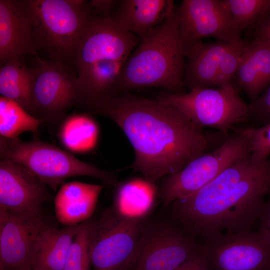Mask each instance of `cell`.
<instances>
[{
    "instance_id": "cell-1",
    "label": "cell",
    "mask_w": 270,
    "mask_h": 270,
    "mask_svg": "<svg viewBox=\"0 0 270 270\" xmlns=\"http://www.w3.org/2000/svg\"><path fill=\"white\" fill-rule=\"evenodd\" d=\"M84 106L121 128L134 152V170L154 183L178 172L208 147L202 128L158 98L127 92L100 98Z\"/></svg>"
},
{
    "instance_id": "cell-2",
    "label": "cell",
    "mask_w": 270,
    "mask_h": 270,
    "mask_svg": "<svg viewBox=\"0 0 270 270\" xmlns=\"http://www.w3.org/2000/svg\"><path fill=\"white\" fill-rule=\"evenodd\" d=\"M270 194V158L250 154L199 190L172 202L176 222L202 244L221 236L252 230Z\"/></svg>"
},
{
    "instance_id": "cell-3",
    "label": "cell",
    "mask_w": 270,
    "mask_h": 270,
    "mask_svg": "<svg viewBox=\"0 0 270 270\" xmlns=\"http://www.w3.org/2000/svg\"><path fill=\"white\" fill-rule=\"evenodd\" d=\"M185 58L174 5L164 20L140 38L124 62L110 96L152 86L174 94L185 93Z\"/></svg>"
},
{
    "instance_id": "cell-4",
    "label": "cell",
    "mask_w": 270,
    "mask_h": 270,
    "mask_svg": "<svg viewBox=\"0 0 270 270\" xmlns=\"http://www.w3.org/2000/svg\"><path fill=\"white\" fill-rule=\"evenodd\" d=\"M24 0L38 52L74 68L80 44L93 17L88 0Z\"/></svg>"
},
{
    "instance_id": "cell-5",
    "label": "cell",
    "mask_w": 270,
    "mask_h": 270,
    "mask_svg": "<svg viewBox=\"0 0 270 270\" xmlns=\"http://www.w3.org/2000/svg\"><path fill=\"white\" fill-rule=\"evenodd\" d=\"M0 156L18 163L56 190L68 178L89 176L116 186V176L82 162L71 153L40 141L24 142L0 136Z\"/></svg>"
},
{
    "instance_id": "cell-6",
    "label": "cell",
    "mask_w": 270,
    "mask_h": 270,
    "mask_svg": "<svg viewBox=\"0 0 270 270\" xmlns=\"http://www.w3.org/2000/svg\"><path fill=\"white\" fill-rule=\"evenodd\" d=\"M146 220L126 216L113 206L92 220L88 252L92 270H134Z\"/></svg>"
},
{
    "instance_id": "cell-7",
    "label": "cell",
    "mask_w": 270,
    "mask_h": 270,
    "mask_svg": "<svg viewBox=\"0 0 270 270\" xmlns=\"http://www.w3.org/2000/svg\"><path fill=\"white\" fill-rule=\"evenodd\" d=\"M35 58L36 65L32 68V116L54 128L70 109L82 106L84 93L73 68L38 56Z\"/></svg>"
},
{
    "instance_id": "cell-8",
    "label": "cell",
    "mask_w": 270,
    "mask_h": 270,
    "mask_svg": "<svg viewBox=\"0 0 270 270\" xmlns=\"http://www.w3.org/2000/svg\"><path fill=\"white\" fill-rule=\"evenodd\" d=\"M178 108L198 127L226 134L248 120V104L232 84L214 88L194 89L187 93L164 92L158 98Z\"/></svg>"
},
{
    "instance_id": "cell-9",
    "label": "cell",
    "mask_w": 270,
    "mask_h": 270,
    "mask_svg": "<svg viewBox=\"0 0 270 270\" xmlns=\"http://www.w3.org/2000/svg\"><path fill=\"white\" fill-rule=\"evenodd\" d=\"M250 154L248 140L237 134L214 150L193 160L178 172L163 178L158 194L164 206H170L199 190L225 169Z\"/></svg>"
},
{
    "instance_id": "cell-10",
    "label": "cell",
    "mask_w": 270,
    "mask_h": 270,
    "mask_svg": "<svg viewBox=\"0 0 270 270\" xmlns=\"http://www.w3.org/2000/svg\"><path fill=\"white\" fill-rule=\"evenodd\" d=\"M176 8L179 39L186 58L202 46L204 38L229 42L240 37L242 31L223 0H183Z\"/></svg>"
},
{
    "instance_id": "cell-11",
    "label": "cell",
    "mask_w": 270,
    "mask_h": 270,
    "mask_svg": "<svg viewBox=\"0 0 270 270\" xmlns=\"http://www.w3.org/2000/svg\"><path fill=\"white\" fill-rule=\"evenodd\" d=\"M200 246L176 223L146 220L134 270H175Z\"/></svg>"
},
{
    "instance_id": "cell-12",
    "label": "cell",
    "mask_w": 270,
    "mask_h": 270,
    "mask_svg": "<svg viewBox=\"0 0 270 270\" xmlns=\"http://www.w3.org/2000/svg\"><path fill=\"white\" fill-rule=\"evenodd\" d=\"M209 270H270V234L258 230L202 244Z\"/></svg>"
},
{
    "instance_id": "cell-13",
    "label": "cell",
    "mask_w": 270,
    "mask_h": 270,
    "mask_svg": "<svg viewBox=\"0 0 270 270\" xmlns=\"http://www.w3.org/2000/svg\"><path fill=\"white\" fill-rule=\"evenodd\" d=\"M46 185L20 164L0 162V207L32 222L44 220V204L50 200Z\"/></svg>"
},
{
    "instance_id": "cell-14",
    "label": "cell",
    "mask_w": 270,
    "mask_h": 270,
    "mask_svg": "<svg viewBox=\"0 0 270 270\" xmlns=\"http://www.w3.org/2000/svg\"><path fill=\"white\" fill-rule=\"evenodd\" d=\"M140 42L139 37L122 30L111 18L93 16L76 54L77 74L104 60H126Z\"/></svg>"
},
{
    "instance_id": "cell-15",
    "label": "cell",
    "mask_w": 270,
    "mask_h": 270,
    "mask_svg": "<svg viewBox=\"0 0 270 270\" xmlns=\"http://www.w3.org/2000/svg\"><path fill=\"white\" fill-rule=\"evenodd\" d=\"M46 222H32L0 207V270H32L36 236Z\"/></svg>"
},
{
    "instance_id": "cell-16",
    "label": "cell",
    "mask_w": 270,
    "mask_h": 270,
    "mask_svg": "<svg viewBox=\"0 0 270 270\" xmlns=\"http://www.w3.org/2000/svg\"><path fill=\"white\" fill-rule=\"evenodd\" d=\"M27 56L38 52L25 0H0V64Z\"/></svg>"
},
{
    "instance_id": "cell-17",
    "label": "cell",
    "mask_w": 270,
    "mask_h": 270,
    "mask_svg": "<svg viewBox=\"0 0 270 270\" xmlns=\"http://www.w3.org/2000/svg\"><path fill=\"white\" fill-rule=\"evenodd\" d=\"M103 188L102 185L75 181L64 184L54 198L57 220L68 226L89 220Z\"/></svg>"
},
{
    "instance_id": "cell-18",
    "label": "cell",
    "mask_w": 270,
    "mask_h": 270,
    "mask_svg": "<svg viewBox=\"0 0 270 270\" xmlns=\"http://www.w3.org/2000/svg\"><path fill=\"white\" fill-rule=\"evenodd\" d=\"M174 6L170 0H121L111 18L122 30L141 38L164 20Z\"/></svg>"
},
{
    "instance_id": "cell-19",
    "label": "cell",
    "mask_w": 270,
    "mask_h": 270,
    "mask_svg": "<svg viewBox=\"0 0 270 270\" xmlns=\"http://www.w3.org/2000/svg\"><path fill=\"white\" fill-rule=\"evenodd\" d=\"M236 76L251 102L256 100L270 84V44L258 38L248 42Z\"/></svg>"
},
{
    "instance_id": "cell-20",
    "label": "cell",
    "mask_w": 270,
    "mask_h": 270,
    "mask_svg": "<svg viewBox=\"0 0 270 270\" xmlns=\"http://www.w3.org/2000/svg\"><path fill=\"white\" fill-rule=\"evenodd\" d=\"M82 223L58 228L46 222L36 240L32 270H63L70 248Z\"/></svg>"
},
{
    "instance_id": "cell-21",
    "label": "cell",
    "mask_w": 270,
    "mask_h": 270,
    "mask_svg": "<svg viewBox=\"0 0 270 270\" xmlns=\"http://www.w3.org/2000/svg\"><path fill=\"white\" fill-rule=\"evenodd\" d=\"M228 42L204 43L186 62L185 88L194 89L214 86L221 56Z\"/></svg>"
},
{
    "instance_id": "cell-22",
    "label": "cell",
    "mask_w": 270,
    "mask_h": 270,
    "mask_svg": "<svg viewBox=\"0 0 270 270\" xmlns=\"http://www.w3.org/2000/svg\"><path fill=\"white\" fill-rule=\"evenodd\" d=\"M158 191L156 183L146 178L131 180L118 186L113 206L126 216L146 218Z\"/></svg>"
},
{
    "instance_id": "cell-23",
    "label": "cell",
    "mask_w": 270,
    "mask_h": 270,
    "mask_svg": "<svg viewBox=\"0 0 270 270\" xmlns=\"http://www.w3.org/2000/svg\"><path fill=\"white\" fill-rule=\"evenodd\" d=\"M33 80V68L27 66L24 58L10 59L0 66V96L16 102L32 115Z\"/></svg>"
},
{
    "instance_id": "cell-24",
    "label": "cell",
    "mask_w": 270,
    "mask_h": 270,
    "mask_svg": "<svg viewBox=\"0 0 270 270\" xmlns=\"http://www.w3.org/2000/svg\"><path fill=\"white\" fill-rule=\"evenodd\" d=\"M98 127L90 115L76 113L66 116L60 123L58 138L69 152L82 154L92 150L98 142Z\"/></svg>"
},
{
    "instance_id": "cell-25",
    "label": "cell",
    "mask_w": 270,
    "mask_h": 270,
    "mask_svg": "<svg viewBox=\"0 0 270 270\" xmlns=\"http://www.w3.org/2000/svg\"><path fill=\"white\" fill-rule=\"evenodd\" d=\"M42 122L16 102L0 96V136L16 138L26 132L36 134Z\"/></svg>"
},
{
    "instance_id": "cell-26",
    "label": "cell",
    "mask_w": 270,
    "mask_h": 270,
    "mask_svg": "<svg viewBox=\"0 0 270 270\" xmlns=\"http://www.w3.org/2000/svg\"><path fill=\"white\" fill-rule=\"evenodd\" d=\"M236 26L254 30L270 16V0H223Z\"/></svg>"
},
{
    "instance_id": "cell-27",
    "label": "cell",
    "mask_w": 270,
    "mask_h": 270,
    "mask_svg": "<svg viewBox=\"0 0 270 270\" xmlns=\"http://www.w3.org/2000/svg\"><path fill=\"white\" fill-rule=\"evenodd\" d=\"M248 42L240 37L228 42L220 60L214 86L220 88L232 84Z\"/></svg>"
},
{
    "instance_id": "cell-28",
    "label": "cell",
    "mask_w": 270,
    "mask_h": 270,
    "mask_svg": "<svg viewBox=\"0 0 270 270\" xmlns=\"http://www.w3.org/2000/svg\"><path fill=\"white\" fill-rule=\"evenodd\" d=\"M92 220L82 223L70 248L63 270H91L88 240Z\"/></svg>"
},
{
    "instance_id": "cell-29",
    "label": "cell",
    "mask_w": 270,
    "mask_h": 270,
    "mask_svg": "<svg viewBox=\"0 0 270 270\" xmlns=\"http://www.w3.org/2000/svg\"><path fill=\"white\" fill-rule=\"evenodd\" d=\"M232 131L244 136L249 142L251 154L258 160L268 159L270 156V124L256 128L235 127Z\"/></svg>"
},
{
    "instance_id": "cell-30",
    "label": "cell",
    "mask_w": 270,
    "mask_h": 270,
    "mask_svg": "<svg viewBox=\"0 0 270 270\" xmlns=\"http://www.w3.org/2000/svg\"><path fill=\"white\" fill-rule=\"evenodd\" d=\"M248 120L257 127L270 124V84L254 100L248 104Z\"/></svg>"
},
{
    "instance_id": "cell-31",
    "label": "cell",
    "mask_w": 270,
    "mask_h": 270,
    "mask_svg": "<svg viewBox=\"0 0 270 270\" xmlns=\"http://www.w3.org/2000/svg\"><path fill=\"white\" fill-rule=\"evenodd\" d=\"M119 2L118 0H91L88 1V4L93 16L112 18Z\"/></svg>"
},
{
    "instance_id": "cell-32",
    "label": "cell",
    "mask_w": 270,
    "mask_h": 270,
    "mask_svg": "<svg viewBox=\"0 0 270 270\" xmlns=\"http://www.w3.org/2000/svg\"><path fill=\"white\" fill-rule=\"evenodd\" d=\"M175 270H209L201 245L188 260Z\"/></svg>"
},
{
    "instance_id": "cell-33",
    "label": "cell",
    "mask_w": 270,
    "mask_h": 270,
    "mask_svg": "<svg viewBox=\"0 0 270 270\" xmlns=\"http://www.w3.org/2000/svg\"><path fill=\"white\" fill-rule=\"evenodd\" d=\"M258 230L266 232L270 234V194L266 200L262 214L258 219Z\"/></svg>"
},
{
    "instance_id": "cell-34",
    "label": "cell",
    "mask_w": 270,
    "mask_h": 270,
    "mask_svg": "<svg viewBox=\"0 0 270 270\" xmlns=\"http://www.w3.org/2000/svg\"><path fill=\"white\" fill-rule=\"evenodd\" d=\"M254 38H262L270 44V16L252 31Z\"/></svg>"
}]
</instances>
